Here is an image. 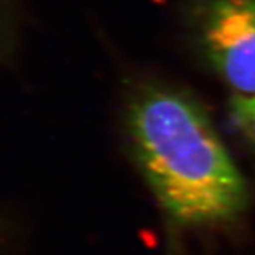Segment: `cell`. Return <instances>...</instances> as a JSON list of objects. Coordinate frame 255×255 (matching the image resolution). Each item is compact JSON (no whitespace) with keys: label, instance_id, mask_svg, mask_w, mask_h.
Instances as JSON below:
<instances>
[{"label":"cell","instance_id":"6da1fadb","mask_svg":"<svg viewBox=\"0 0 255 255\" xmlns=\"http://www.w3.org/2000/svg\"><path fill=\"white\" fill-rule=\"evenodd\" d=\"M125 124L139 169L174 221L217 224L246 210V179L187 92L153 78L137 80L128 90Z\"/></svg>","mask_w":255,"mask_h":255},{"label":"cell","instance_id":"7a4b0ae2","mask_svg":"<svg viewBox=\"0 0 255 255\" xmlns=\"http://www.w3.org/2000/svg\"><path fill=\"white\" fill-rule=\"evenodd\" d=\"M193 34L206 61L236 95H255V0H199Z\"/></svg>","mask_w":255,"mask_h":255},{"label":"cell","instance_id":"3957f363","mask_svg":"<svg viewBox=\"0 0 255 255\" xmlns=\"http://www.w3.org/2000/svg\"><path fill=\"white\" fill-rule=\"evenodd\" d=\"M230 118L244 136L255 146V95H233L230 104Z\"/></svg>","mask_w":255,"mask_h":255},{"label":"cell","instance_id":"277c9868","mask_svg":"<svg viewBox=\"0 0 255 255\" xmlns=\"http://www.w3.org/2000/svg\"><path fill=\"white\" fill-rule=\"evenodd\" d=\"M16 0H0V46L10 33L14 17Z\"/></svg>","mask_w":255,"mask_h":255}]
</instances>
